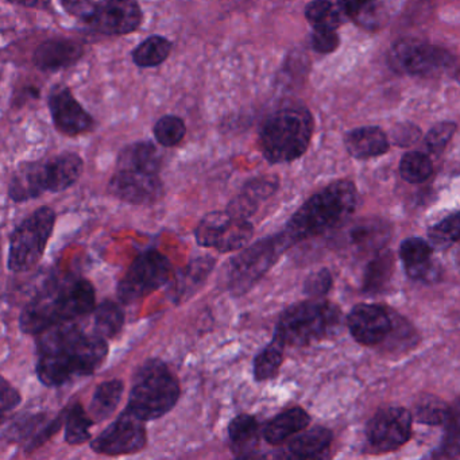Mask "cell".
I'll use <instances>...</instances> for the list:
<instances>
[{"mask_svg":"<svg viewBox=\"0 0 460 460\" xmlns=\"http://www.w3.org/2000/svg\"><path fill=\"white\" fill-rule=\"evenodd\" d=\"M40 335L37 376L47 386H61L75 376H93L109 354L106 339L95 333L85 335L74 320L58 323Z\"/></svg>","mask_w":460,"mask_h":460,"instance_id":"1","label":"cell"},{"mask_svg":"<svg viewBox=\"0 0 460 460\" xmlns=\"http://www.w3.org/2000/svg\"><path fill=\"white\" fill-rule=\"evenodd\" d=\"M357 206L354 182L339 180L306 200L290 217L284 234L292 244L322 235L349 219Z\"/></svg>","mask_w":460,"mask_h":460,"instance_id":"2","label":"cell"},{"mask_svg":"<svg viewBox=\"0 0 460 460\" xmlns=\"http://www.w3.org/2000/svg\"><path fill=\"white\" fill-rule=\"evenodd\" d=\"M96 295L87 279H72L56 285L34 298L21 314V330L40 335L48 328L63 322H72L95 309Z\"/></svg>","mask_w":460,"mask_h":460,"instance_id":"3","label":"cell"},{"mask_svg":"<svg viewBox=\"0 0 460 460\" xmlns=\"http://www.w3.org/2000/svg\"><path fill=\"white\" fill-rule=\"evenodd\" d=\"M180 384L168 366L158 359L145 362L134 376L133 389L125 411L131 416L152 421L160 419L176 406Z\"/></svg>","mask_w":460,"mask_h":460,"instance_id":"4","label":"cell"},{"mask_svg":"<svg viewBox=\"0 0 460 460\" xmlns=\"http://www.w3.org/2000/svg\"><path fill=\"white\" fill-rule=\"evenodd\" d=\"M341 327V312L335 304L311 298L282 314L274 338L284 346L303 347L331 338Z\"/></svg>","mask_w":460,"mask_h":460,"instance_id":"5","label":"cell"},{"mask_svg":"<svg viewBox=\"0 0 460 460\" xmlns=\"http://www.w3.org/2000/svg\"><path fill=\"white\" fill-rule=\"evenodd\" d=\"M314 119L305 109H284L268 118L261 131V150L270 164H287L308 149Z\"/></svg>","mask_w":460,"mask_h":460,"instance_id":"6","label":"cell"},{"mask_svg":"<svg viewBox=\"0 0 460 460\" xmlns=\"http://www.w3.org/2000/svg\"><path fill=\"white\" fill-rule=\"evenodd\" d=\"M292 246L284 233L257 242L228 263L227 282L231 292L243 295L262 279L279 255Z\"/></svg>","mask_w":460,"mask_h":460,"instance_id":"7","label":"cell"},{"mask_svg":"<svg viewBox=\"0 0 460 460\" xmlns=\"http://www.w3.org/2000/svg\"><path fill=\"white\" fill-rule=\"evenodd\" d=\"M55 225V211L49 207H41L15 228L10 242V270L21 273L31 270L40 262Z\"/></svg>","mask_w":460,"mask_h":460,"instance_id":"8","label":"cell"},{"mask_svg":"<svg viewBox=\"0 0 460 460\" xmlns=\"http://www.w3.org/2000/svg\"><path fill=\"white\" fill-rule=\"evenodd\" d=\"M172 277L171 261L155 250L142 252L134 260L118 285V297L134 303L163 288Z\"/></svg>","mask_w":460,"mask_h":460,"instance_id":"9","label":"cell"},{"mask_svg":"<svg viewBox=\"0 0 460 460\" xmlns=\"http://www.w3.org/2000/svg\"><path fill=\"white\" fill-rule=\"evenodd\" d=\"M254 227L247 219L233 217L227 211L206 215L196 228V241L201 247L233 252L243 249L252 241Z\"/></svg>","mask_w":460,"mask_h":460,"instance_id":"10","label":"cell"},{"mask_svg":"<svg viewBox=\"0 0 460 460\" xmlns=\"http://www.w3.org/2000/svg\"><path fill=\"white\" fill-rule=\"evenodd\" d=\"M389 64L394 71L429 76L451 66V55L419 39H403L393 47Z\"/></svg>","mask_w":460,"mask_h":460,"instance_id":"11","label":"cell"},{"mask_svg":"<svg viewBox=\"0 0 460 460\" xmlns=\"http://www.w3.org/2000/svg\"><path fill=\"white\" fill-rule=\"evenodd\" d=\"M411 422L413 416L405 408L381 409L366 428L368 447L376 454L395 451L411 438Z\"/></svg>","mask_w":460,"mask_h":460,"instance_id":"12","label":"cell"},{"mask_svg":"<svg viewBox=\"0 0 460 460\" xmlns=\"http://www.w3.org/2000/svg\"><path fill=\"white\" fill-rule=\"evenodd\" d=\"M146 441L144 421L123 411L119 419L115 420L98 438L91 441V448L96 454L118 456L142 451Z\"/></svg>","mask_w":460,"mask_h":460,"instance_id":"13","label":"cell"},{"mask_svg":"<svg viewBox=\"0 0 460 460\" xmlns=\"http://www.w3.org/2000/svg\"><path fill=\"white\" fill-rule=\"evenodd\" d=\"M142 23L138 0H101L88 25L106 36H128Z\"/></svg>","mask_w":460,"mask_h":460,"instance_id":"14","label":"cell"},{"mask_svg":"<svg viewBox=\"0 0 460 460\" xmlns=\"http://www.w3.org/2000/svg\"><path fill=\"white\" fill-rule=\"evenodd\" d=\"M112 196L126 203L145 206L157 203L164 195V184L158 174L117 171L109 182Z\"/></svg>","mask_w":460,"mask_h":460,"instance_id":"15","label":"cell"},{"mask_svg":"<svg viewBox=\"0 0 460 460\" xmlns=\"http://www.w3.org/2000/svg\"><path fill=\"white\" fill-rule=\"evenodd\" d=\"M49 111L55 128L68 137L88 133L95 126L93 118L85 111L68 87H55L49 96Z\"/></svg>","mask_w":460,"mask_h":460,"instance_id":"16","label":"cell"},{"mask_svg":"<svg viewBox=\"0 0 460 460\" xmlns=\"http://www.w3.org/2000/svg\"><path fill=\"white\" fill-rule=\"evenodd\" d=\"M352 338L363 346H374L392 332V320L384 308L373 304H358L347 317Z\"/></svg>","mask_w":460,"mask_h":460,"instance_id":"17","label":"cell"},{"mask_svg":"<svg viewBox=\"0 0 460 460\" xmlns=\"http://www.w3.org/2000/svg\"><path fill=\"white\" fill-rule=\"evenodd\" d=\"M84 55L82 42L71 39H52L42 42L33 56L37 68L44 72H56L71 68Z\"/></svg>","mask_w":460,"mask_h":460,"instance_id":"18","label":"cell"},{"mask_svg":"<svg viewBox=\"0 0 460 460\" xmlns=\"http://www.w3.org/2000/svg\"><path fill=\"white\" fill-rule=\"evenodd\" d=\"M433 249L422 238H408L401 243L400 258L406 274L414 281H430L438 277V268L432 261Z\"/></svg>","mask_w":460,"mask_h":460,"instance_id":"19","label":"cell"},{"mask_svg":"<svg viewBox=\"0 0 460 460\" xmlns=\"http://www.w3.org/2000/svg\"><path fill=\"white\" fill-rule=\"evenodd\" d=\"M48 192L47 163H26L21 165L10 181L9 196L17 203L40 198Z\"/></svg>","mask_w":460,"mask_h":460,"instance_id":"20","label":"cell"},{"mask_svg":"<svg viewBox=\"0 0 460 460\" xmlns=\"http://www.w3.org/2000/svg\"><path fill=\"white\" fill-rule=\"evenodd\" d=\"M392 236L389 223L381 219H365L349 230V239L352 249L362 254H376L384 250Z\"/></svg>","mask_w":460,"mask_h":460,"instance_id":"21","label":"cell"},{"mask_svg":"<svg viewBox=\"0 0 460 460\" xmlns=\"http://www.w3.org/2000/svg\"><path fill=\"white\" fill-rule=\"evenodd\" d=\"M346 147L349 155L357 160H368L387 153L390 142L382 128L366 126L347 134Z\"/></svg>","mask_w":460,"mask_h":460,"instance_id":"22","label":"cell"},{"mask_svg":"<svg viewBox=\"0 0 460 460\" xmlns=\"http://www.w3.org/2000/svg\"><path fill=\"white\" fill-rule=\"evenodd\" d=\"M47 163L48 190L63 192L79 181L84 171L82 157L75 153H64Z\"/></svg>","mask_w":460,"mask_h":460,"instance_id":"23","label":"cell"},{"mask_svg":"<svg viewBox=\"0 0 460 460\" xmlns=\"http://www.w3.org/2000/svg\"><path fill=\"white\" fill-rule=\"evenodd\" d=\"M161 155L152 142H136L128 145L118 155L117 171L160 173Z\"/></svg>","mask_w":460,"mask_h":460,"instance_id":"24","label":"cell"},{"mask_svg":"<svg viewBox=\"0 0 460 460\" xmlns=\"http://www.w3.org/2000/svg\"><path fill=\"white\" fill-rule=\"evenodd\" d=\"M309 421H311V417L304 409H289V411L274 417L266 424L265 429H263V438L271 446H279L290 436L305 429Z\"/></svg>","mask_w":460,"mask_h":460,"instance_id":"25","label":"cell"},{"mask_svg":"<svg viewBox=\"0 0 460 460\" xmlns=\"http://www.w3.org/2000/svg\"><path fill=\"white\" fill-rule=\"evenodd\" d=\"M215 261L211 258H199L177 274L173 284V300L177 303L187 300L195 295L214 269Z\"/></svg>","mask_w":460,"mask_h":460,"instance_id":"26","label":"cell"},{"mask_svg":"<svg viewBox=\"0 0 460 460\" xmlns=\"http://www.w3.org/2000/svg\"><path fill=\"white\" fill-rule=\"evenodd\" d=\"M394 254L390 250L376 252L363 276V292L378 295L389 287L394 273Z\"/></svg>","mask_w":460,"mask_h":460,"instance_id":"27","label":"cell"},{"mask_svg":"<svg viewBox=\"0 0 460 460\" xmlns=\"http://www.w3.org/2000/svg\"><path fill=\"white\" fill-rule=\"evenodd\" d=\"M228 436L238 456H252L260 440V424L255 417L241 414L231 421Z\"/></svg>","mask_w":460,"mask_h":460,"instance_id":"28","label":"cell"},{"mask_svg":"<svg viewBox=\"0 0 460 460\" xmlns=\"http://www.w3.org/2000/svg\"><path fill=\"white\" fill-rule=\"evenodd\" d=\"M125 385L119 379H112L99 385L91 401L90 416L93 421L101 422L109 419L122 400Z\"/></svg>","mask_w":460,"mask_h":460,"instance_id":"29","label":"cell"},{"mask_svg":"<svg viewBox=\"0 0 460 460\" xmlns=\"http://www.w3.org/2000/svg\"><path fill=\"white\" fill-rule=\"evenodd\" d=\"M332 441V433L327 428L314 427L293 438L289 451L300 459L322 456Z\"/></svg>","mask_w":460,"mask_h":460,"instance_id":"30","label":"cell"},{"mask_svg":"<svg viewBox=\"0 0 460 460\" xmlns=\"http://www.w3.org/2000/svg\"><path fill=\"white\" fill-rule=\"evenodd\" d=\"M172 52V44L165 37L153 36L145 40L131 53L134 64L139 68H155L161 66Z\"/></svg>","mask_w":460,"mask_h":460,"instance_id":"31","label":"cell"},{"mask_svg":"<svg viewBox=\"0 0 460 460\" xmlns=\"http://www.w3.org/2000/svg\"><path fill=\"white\" fill-rule=\"evenodd\" d=\"M95 311L96 335L104 339H112L122 330L123 323H125V312L114 301H104Z\"/></svg>","mask_w":460,"mask_h":460,"instance_id":"32","label":"cell"},{"mask_svg":"<svg viewBox=\"0 0 460 460\" xmlns=\"http://www.w3.org/2000/svg\"><path fill=\"white\" fill-rule=\"evenodd\" d=\"M93 420L80 403L72 406L66 417V440L71 446H80L91 438Z\"/></svg>","mask_w":460,"mask_h":460,"instance_id":"33","label":"cell"},{"mask_svg":"<svg viewBox=\"0 0 460 460\" xmlns=\"http://www.w3.org/2000/svg\"><path fill=\"white\" fill-rule=\"evenodd\" d=\"M284 344L273 339L270 344L255 358L254 378L258 382L269 381L279 374L284 360Z\"/></svg>","mask_w":460,"mask_h":460,"instance_id":"34","label":"cell"},{"mask_svg":"<svg viewBox=\"0 0 460 460\" xmlns=\"http://www.w3.org/2000/svg\"><path fill=\"white\" fill-rule=\"evenodd\" d=\"M451 414L449 406L435 395H425L414 408V419L420 424L432 425V427L447 424Z\"/></svg>","mask_w":460,"mask_h":460,"instance_id":"35","label":"cell"},{"mask_svg":"<svg viewBox=\"0 0 460 460\" xmlns=\"http://www.w3.org/2000/svg\"><path fill=\"white\" fill-rule=\"evenodd\" d=\"M400 173L409 184H421L432 176V161L424 153H406L401 160Z\"/></svg>","mask_w":460,"mask_h":460,"instance_id":"36","label":"cell"},{"mask_svg":"<svg viewBox=\"0 0 460 460\" xmlns=\"http://www.w3.org/2000/svg\"><path fill=\"white\" fill-rule=\"evenodd\" d=\"M305 18L314 29H333L341 26V12L330 0H314L305 7Z\"/></svg>","mask_w":460,"mask_h":460,"instance_id":"37","label":"cell"},{"mask_svg":"<svg viewBox=\"0 0 460 460\" xmlns=\"http://www.w3.org/2000/svg\"><path fill=\"white\" fill-rule=\"evenodd\" d=\"M459 214L455 212L451 217L438 222L428 230V239L432 249L447 250L456 243L459 239L460 219Z\"/></svg>","mask_w":460,"mask_h":460,"instance_id":"38","label":"cell"},{"mask_svg":"<svg viewBox=\"0 0 460 460\" xmlns=\"http://www.w3.org/2000/svg\"><path fill=\"white\" fill-rule=\"evenodd\" d=\"M153 131L158 144L165 147H173L184 139L187 128L181 118L176 115H165L157 120Z\"/></svg>","mask_w":460,"mask_h":460,"instance_id":"39","label":"cell"},{"mask_svg":"<svg viewBox=\"0 0 460 460\" xmlns=\"http://www.w3.org/2000/svg\"><path fill=\"white\" fill-rule=\"evenodd\" d=\"M277 188H279V179L276 177H260V179L247 182L241 196L255 208H258L261 203L268 200L276 192Z\"/></svg>","mask_w":460,"mask_h":460,"instance_id":"40","label":"cell"},{"mask_svg":"<svg viewBox=\"0 0 460 460\" xmlns=\"http://www.w3.org/2000/svg\"><path fill=\"white\" fill-rule=\"evenodd\" d=\"M455 131H456V123H438L425 136V146H427L430 153L438 155V153L446 149L447 145L451 141L452 137L455 136Z\"/></svg>","mask_w":460,"mask_h":460,"instance_id":"41","label":"cell"},{"mask_svg":"<svg viewBox=\"0 0 460 460\" xmlns=\"http://www.w3.org/2000/svg\"><path fill=\"white\" fill-rule=\"evenodd\" d=\"M332 287V274L328 269H320L306 277L304 293L311 298H322Z\"/></svg>","mask_w":460,"mask_h":460,"instance_id":"42","label":"cell"},{"mask_svg":"<svg viewBox=\"0 0 460 460\" xmlns=\"http://www.w3.org/2000/svg\"><path fill=\"white\" fill-rule=\"evenodd\" d=\"M311 42L312 48L317 53L327 55V53H332L338 49L341 39H339L338 31L333 29H314Z\"/></svg>","mask_w":460,"mask_h":460,"instance_id":"43","label":"cell"},{"mask_svg":"<svg viewBox=\"0 0 460 460\" xmlns=\"http://www.w3.org/2000/svg\"><path fill=\"white\" fill-rule=\"evenodd\" d=\"M61 6L72 17L90 23L95 14L96 4L93 0H60Z\"/></svg>","mask_w":460,"mask_h":460,"instance_id":"44","label":"cell"},{"mask_svg":"<svg viewBox=\"0 0 460 460\" xmlns=\"http://www.w3.org/2000/svg\"><path fill=\"white\" fill-rule=\"evenodd\" d=\"M371 0H339L338 9L352 20L360 21L373 10Z\"/></svg>","mask_w":460,"mask_h":460,"instance_id":"45","label":"cell"},{"mask_svg":"<svg viewBox=\"0 0 460 460\" xmlns=\"http://www.w3.org/2000/svg\"><path fill=\"white\" fill-rule=\"evenodd\" d=\"M21 401H22V397H21L20 392L0 376V409L4 413H9L20 405Z\"/></svg>","mask_w":460,"mask_h":460,"instance_id":"46","label":"cell"},{"mask_svg":"<svg viewBox=\"0 0 460 460\" xmlns=\"http://www.w3.org/2000/svg\"><path fill=\"white\" fill-rule=\"evenodd\" d=\"M421 131L417 126L411 123H402L393 130L392 139L398 146H411L414 142L419 141Z\"/></svg>","mask_w":460,"mask_h":460,"instance_id":"47","label":"cell"},{"mask_svg":"<svg viewBox=\"0 0 460 460\" xmlns=\"http://www.w3.org/2000/svg\"><path fill=\"white\" fill-rule=\"evenodd\" d=\"M7 2L28 7V9L47 10L50 7V0H7Z\"/></svg>","mask_w":460,"mask_h":460,"instance_id":"48","label":"cell"},{"mask_svg":"<svg viewBox=\"0 0 460 460\" xmlns=\"http://www.w3.org/2000/svg\"><path fill=\"white\" fill-rule=\"evenodd\" d=\"M4 420H6V413H4V411H2V409H0V424H2V422L4 421Z\"/></svg>","mask_w":460,"mask_h":460,"instance_id":"49","label":"cell"}]
</instances>
